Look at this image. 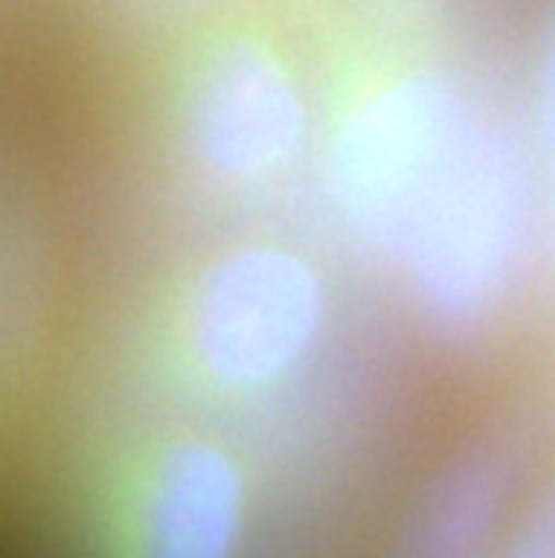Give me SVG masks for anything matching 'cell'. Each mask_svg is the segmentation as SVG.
<instances>
[{
    "mask_svg": "<svg viewBox=\"0 0 555 558\" xmlns=\"http://www.w3.org/2000/svg\"><path fill=\"white\" fill-rule=\"evenodd\" d=\"M523 228V177L512 145L476 123L422 202L400 256L426 311L447 328L476 325L498 300Z\"/></svg>",
    "mask_w": 555,
    "mask_h": 558,
    "instance_id": "1",
    "label": "cell"
},
{
    "mask_svg": "<svg viewBox=\"0 0 555 558\" xmlns=\"http://www.w3.org/2000/svg\"><path fill=\"white\" fill-rule=\"evenodd\" d=\"M322 314V281L297 253L239 248L209 270L198 292V357L224 383H267L311 347Z\"/></svg>",
    "mask_w": 555,
    "mask_h": 558,
    "instance_id": "3",
    "label": "cell"
},
{
    "mask_svg": "<svg viewBox=\"0 0 555 558\" xmlns=\"http://www.w3.org/2000/svg\"><path fill=\"white\" fill-rule=\"evenodd\" d=\"M480 120L444 80L397 83L353 116L333 162V195L358 239L400 256L422 202Z\"/></svg>",
    "mask_w": 555,
    "mask_h": 558,
    "instance_id": "2",
    "label": "cell"
},
{
    "mask_svg": "<svg viewBox=\"0 0 555 558\" xmlns=\"http://www.w3.org/2000/svg\"><path fill=\"white\" fill-rule=\"evenodd\" d=\"M552 151H555V148H552Z\"/></svg>",
    "mask_w": 555,
    "mask_h": 558,
    "instance_id": "7",
    "label": "cell"
},
{
    "mask_svg": "<svg viewBox=\"0 0 555 558\" xmlns=\"http://www.w3.org/2000/svg\"><path fill=\"white\" fill-rule=\"evenodd\" d=\"M300 134L303 101L275 58L234 47L209 65L192 112V141L206 166L260 177L292 156Z\"/></svg>",
    "mask_w": 555,
    "mask_h": 558,
    "instance_id": "4",
    "label": "cell"
},
{
    "mask_svg": "<svg viewBox=\"0 0 555 558\" xmlns=\"http://www.w3.org/2000/svg\"><path fill=\"white\" fill-rule=\"evenodd\" d=\"M242 480L228 454L184 444L162 461L145 508V558H228L239 537Z\"/></svg>",
    "mask_w": 555,
    "mask_h": 558,
    "instance_id": "5",
    "label": "cell"
},
{
    "mask_svg": "<svg viewBox=\"0 0 555 558\" xmlns=\"http://www.w3.org/2000/svg\"><path fill=\"white\" fill-rule=\"evenodd\" d=\"M545 134H548V145L555 148V44H552L548 69H545Z\"/></svg>",
    "mask_w": 555,
    "mask_h": 558,
    "instance_id": "6",
    "label": "cell"
}]
</instances>
